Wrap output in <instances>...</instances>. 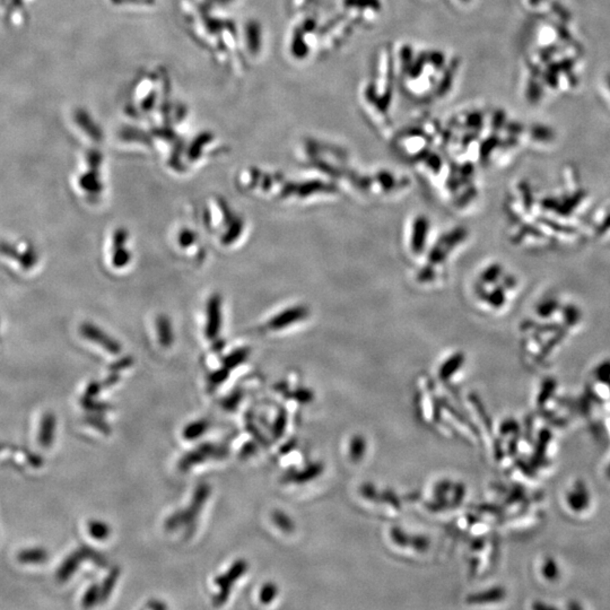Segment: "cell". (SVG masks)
Returning <instances> with one entry per match:
<instances>
[{"instance_id": "1", "label": "cell", "mask_w": 610, "mask_h": 610, "mask_svg": "<svg viewBox=\"0 0 610 610\" xmlns=\"http://www.w3.org/2000/svg\"><path fill=\"white\" fill-rule=\"evenodd\" d=\"M211 495V487L208 484H200L195 488L193 499L188 508L175 512L168 517L166 522V529L173 531L181 526H190L197 520L199 514L204 508V503Z\"/></svg>"}, {"instance_id": "2", "label": "cell", "mask_w": 610, "mask_h": 610, "mask_svg": "<svg viewBox=\"0 0 610 610\" xmlns=\"http://www.w3.org/2000/svg\"><path fill=\"white\" fill-rule=\"evenodd\" d=\"M229 456V450L225 447L213 444V443H202L195 450L188 452L181 458L179 469L181 472H189L193 467L207 461L208 459H224Z\"/></svg>"}, {"instance_id": "3", "label": "cell", "mask_w": 610, "mask_h": 610, "mask_svg": "<svg viewBox=\"0 0 610 610\" xmlns=\"http://www.w3.org/2000/svg\"><path fill=\"white\" fill-rule=\"evenodd\" d=\"M566 503L572 511L580 513L588 508L590 504L589 492L582 483H577L566 495Z\"/></svg>"}, {"instance_id": "4", "label": "cell", "mask_w": 610, "mask_h": 610, "mask_svg": "<svg viewBox=\"0 0 610 610\" xmlns=\"http://www.w3.org/2000/svg\"><path fill=\"white\" fill-rule=\"evenodd\" d=\"M215 584L216 586L220 588V593L218 595L215 597V606H222V604H225L227 602V599L230 598V595H231L232 586L234 584V582L230 579L227 575H220V577H217L215 579Z\"/></svg>"}, {"instance_id": "5", "label": "cell", "mask_w": 610, "mask_h": 610, "mask_svg": "<svg viewBox=\"0 0 610 610\" xmlns=\"http://www.w3.org/2000/svg\"><path fill=\"white\" fill-rule=\"evenodd\" d=\"M119 577H120V568H112L108 577H106V580L103 582L102 586H99V589H101V599H99V602H106L111 597L112 593H113V590H115V586H117Z\"/></svg>"}, {"instance_id": "6", "label": "cell", "mask_w": 610, "mask_h": 610, "mask_svg": "<svg viewBox=\"0 0 610 610\" xmlns=\"http://www.w3.org/2000/svg\"><path fill=\"white\" fill-rule=\"evenodd\" d=\"M208 427H209V423L206 419H199V421L193 422V423H190L189 425H186L184 427L182 436H184V439L186 440V441H195V440L199 439L200 436L204 435L207 432Z\"/></svg>"}, {"instance_id": "7", "label": "cell", "mask_w": 610, "mask_h": 610, "mask_svg": "<svg viewBox=\"0 0 610 610\" xmlns=\"http://www.w3.org/2000/svg\"><path fill=\"white\" fill-rule=\"evenodd\" d=\"M220 304L216 298H213L209 304V316H208L207 335L215 337L218 332L220 326Z\"/></svg>"}, {"instance_id": "8", "label": "cell", "mask_w": 610, "mask_h": 610, "mask_svg": "<svg viewBox=\"0 0 610 610\" xmlns=\"http://www.w3.org/2000/svg\"><path fill=\"white\" fill-rule=\"evenodd\" d=\"M83 559H84V555L81 553V550H79L77 553L72 554V556L67 559L66 562L63 563V568H61V572H59V577H61V580L70 579L74 575V572L79 568V563L81 562Z\"/></svg>"}, {"instance_id": "9", "label": "cell", "mask_w": 610, "mask_h": 610, "mask_svg": "<svg viewBox=\"0 0 610 610\" xmlns=\"http://www.w3.org/2000/svg\"><path fill=\"white\" fill-rule=\"evenodd\" d=\"M88 531H90V535L93 537L95 540H106L109 538V536L111 533V529H110V527L106 524V522H102V521L99 520H93L90 521L88 523Z\"/></svg>"}, {"instance_id": "10", "label": "cell", "mask_w": 610, "mask_h": 610, "mask_svg": "<svg viewBox=\"0 0 610 610\" xmlns=\"http://www.w3.org/2000/svg\"><path fill=\"white\" fill-rule=\"evenodd\" d=\"M321 469L322 467L319 466V465H313V466L309 467V468L305 469L303 472H295L293 475H289L287 479L291 481H295V483H304V481L316 478L321 472Z\"/></svg>"}, {"instance_id": "11", "label": "cell", "mask_w": 610, "mask_h": 610, "mask_svg": "<svg viewBox=\"0 0 610 610\" xmlns=\"http://www.w3.org/2000/svg\"><path fill=\"white\" fill-rule=\"evenodd\" d=\"M504 591L502 589H492L486 591L484 595H472L469 598V602L472 604H484V602H492V600H499L503 598Z\"/></svg>"}, {"instance_id": "12", "label": "cell", "mask_w": 610, "mask_h": 610, "mask_svg": "<svg viewBox=\"0 0 610 610\" xmlns=\"http://www.w3.org/2000/svg\"><path fill=\"white\" fill-rule=\"evenodd\" d=\"M541 575L548 581L557 580L559 577V568L553 559H546L541 564Z\"/></svg>"}, {"instance_id": "13", "label": "cell", "mask_w": 610, "mask_h": 610, "mask_svg": "<svg viewBox=\"0 0 610 610\" xmlns=\"http://www.w3.org/2000/svg\"><path fill=\"white\" fill-rule=\"evenodd\" d=\"M365 454V440L362 436L356 435L353 438L351 442L349 456L353 461H360Z\"/></svg>"}, {"instance_id": "14", "label": "cell", "mask_w": 610, "mask_h": 610, "mask_svg": "<svg viewBox=\"0 0 610 610\" xmlns=\"http://www.w3.org/2000/svg\"><path fill=\"white\" fill-rule=\"evenodd\" d=\"M271 517H273L275 524L285 533H291L294 530L292 520L289 519V515H286L283 512L275 511Z\"/></svg>"}, {"instance_id": "15", "label": "cell", "mask_w": 610, "mask_h": 610, "mask_svg": "<svg viewBox=\"0 0 610 610\" xmlns=\"http://www.w3.org/2000/svg\"><path fill=\"white\" fill-rule=\"evenodd\" d=\"M247 570L248 563L244 559H238L236 562L233 563L229 571L226 572V575L235 584L239 579L243 577Z\"/></svg>"}, {"instance_id": "16", "label": "cell", "mask_w": 610, "mask_h": 610, "mask_svg": "<svg viewBox=\"0 0 610 610\" xmlns=\"http://www.w3.org/2000/svg\"><path fill=\"white\" fill-rule=\"evenodd\" d=\"M277 595H278V588H277L276 584H273V582H268L260 590L259 598H260V602L262 604H269L276 598Z\"/></svg>"}, {"instance_id": "17", "label": "cell", "mask_w": 610, "mask_h": 610, "mask_svg": "<svg viewBox=\"0 0 610 610\" xmlns=\"http://www.w3.org/2000/svg\"><path fill=\"white\" fill-rule=\"evenodd\" d=\"M248 356V351L246 349H240V351H236V352L233 353V354L229 355L227 358L224 360V365L227 369H234V367L240 365L241 363H243L246 361V358Z\"/></svg>"}, {"instance_id": "18", "label": "cell", "mask_w": 610, "mask_h": 610, "mask_svg": "<svg viewBox=\"0 0 610 610\" xmlns=\"http://www.w3.org/2000/svg\"><path fill=\"white\" fill-rule=\"evenodd\" d=\"M81 550L83 555H84V559H90V561L95 563L99 568H106L108 565V559L103 556L102 554L97 553V550L92 549L90 547L81 548Z\"/></svg>"}, {"instance_id": "19", "label": "cell", "mask_w": 610, "mask_h": 610, "mask_svg": "<svg viewBox=\"0 0 610 610\" xmlns=\"http://www.w3.org/2000/svg\"><path fill=\"white\" fill-rule=\"evenodd\" d=\"M99 599H101V589H99V586L94 584V586H90L85 593L83 604H84V607H93L94 604L99 602Z\"/></svg>"}, {"instance_id": "20", "label": "cell", "mask_w": 610, "mask_h": 610, "mask_svg": "<svg viewBox=\"0 0 610 610\" xmlns=\"http://www.w3.org/2000/svg\"><path fill=\"white\" fill-rule=\"evenodd\" d=\"M227 378H229V369L227 367L220 369V370L216 371V372H214L213 374L209 376V378H208V385L214 390V389L218 388L220 385H223L227 380Z\"/></svg>"}, {"instance_id": "21", "label": "cell", "mask_w": 610, "mask_h": 610, "mask_svg": "<svg viewBox=\"0 0 610 610\" xmlns=\"http://www.w3.org/2000/svg\"><path fill=\"white\" fill-rule=\"evenodd\" d=\"M286 423H287V417H286L285 410H280L276 421H275L274 426L271 428L275 439H280V436L283 435L284 432H285Z\"/></svg>"}, {"instance_id": "22", "label": "cell", "mask_w": 610, "mask_h": 610, "mask_svg": "<svg viewBox=\"0 0 610 610\" xmlns=\"http://www.w3.org/2000/svg\"><path fill=\"white\" fill-rule=\"evenodd\" d=\"M242 398H243V392L242 391H235L233 394H230L229 397H226L225 399L223 400V407L226 410H231L232 412V410L238 408Z\"/></svg>"}, {"instance_id": "23", "label": "cell", "mask_w": 610, "mask_h": 610, "mask_svg": "<svg viewBox=\"0 0 610 610\" xmlns=\"http://www.w3.org/2000/svg\"><path fill=\"white\" fill-rule=\"evenodd\" d=\"M83 406L88 410L95 412H108L109 409H111V406L108 403H97V401H94L92 398L88 397H85V399H83Z\"/></svg>"}, {"instance_id": "24", "label": "cell", "mask_w": 610, "mask_h": 610, "mask_svg": "<svg viewBox=\"0 0 610 610\" xmlns=\"http://www.w3.org/2000/svg\"><path fill=\"white\" fill-rule=\"evenodd\" d=\"M159 340L163 346H170L172 343V331L168 327V322L166 320H161L159 322Z\"/></svg>"}, {"instance_id": "25", "label": "cell", "mask_w": 610, "mask_h": 610, "mask_svg": "<svg viewBox=\"0 0 610 610\" xmlns=\"http://www.w3.org/2000/svg\"><path fill=\"white\" fill-rule=\"evenodd\" d=\"M88 424L95 427L99 432H102L103 434L108 435V434L111 433V428L109 426L108 423L102 421L101 418L97 417V416H90V417H88Z\"/></svg>"}, {"instance_id": "26", "label": "cell", "mask_w": 610, "mask_h": 610, "mask_svg": "<svg viewBox=\"0 0 610 610\" xmlns=\"http://www.w3.org/2000/svg\"><path fill=\"white\" fill-rule=\"evenodd\" d=\"M247 431L248 432H249L250 434H251V435L253 436V438H255V439L257 440V441H258L259 443H260V444H267V441H266L264 435H262V434L259 432V430L258 428H257L256 425L253 424L252 419H250V421L249 419H248Z\"/></svg>"}, {"instance_id": "27", "label": "cell", "mask_w": 610, "mask_h": 610, "mask_svg": "<svg viewBox=\"0 0 610 610\" xmlns=\"http://www.w3.org/2000/svg\"><path fill=\"white\" fill-rule=\"evenodd\" d=\"M257 450H258V447H257L256 442L249 441V442L246 443L242 447L239 456H240L241 459H247V458L251 457V456L256 454Z\"/></svg>"}, {"instance_id": "28", "label": "cell", "mask_w": 610, "mask_h": 610, "mask_svg": "<svg viewBox=\"0 0 610 610\" xmlns=\"http://www.w3.org/2000/svg\"><path fill=\"white\" fill-rule=\"evenodd\" d=\"M131 364H133V360H130V358H124V360H121V361L118 362V363L113 364L111 367V371L118 372V371L124 370L126 367H130Z\"/></svg>"}, {"instance_id": "29", "label": "cell", "mask_w": 610, "mask_h": 610, "mask_svg": "<svg viewBox=\"0 0 610 610\" xmlns=\"http://www.w3.org/2000/svg\"><path fill=\"white\" fill-rule=\"evenodd\" d=\"M99 390H101V385H99V383H97V382L90 383V385H88V391H86V397H97V394H99Z\"/></svg>"}, {"instance_id": "30", "label": "cell", "mask_w": 610, "mask_h": 610, "mask_svg": "<svg viewBox=\"0 0 610 610\" xmlns=\"http://www.w3.org/2000/svg\"><path fill=\"white\" fill-rule=\"evenodd\" d=\"M294 397L296 398L298 401L305 403V401H309V400L311 399V394H307L305 391H298V392L294 394Z\"/></svg>"}, {"instance_id": "31", "label": "cell", "mask_w": 610, "mask_h": 610, "mask_svg": "<svg viewBox=\"0 0 610 610\" xmlns=\"http://www.w3.org/2000/svg\"><path fill=\"white\" fill-rule=\"evenodd\" d=\"M147 606L148 608L154 610H163L166 608V604H163L162 602H157V600H151V602H148Z\"/></svg>"}, {"instance_id": "32", "label": "cell", "mask_w": 610, "mask_h": 610, "mask_svg": "<svg viewBox=\"0 0 610 610\" xmlns=\"http://www.w3.org/2000/svg\"><path fill=\"white\" fill-rule=\"evenodd\" d=\"M118 378L117 374H111V376H109L108 379L104 382V388H109V387H111V385H115L117 383Z\"/></svg>"}, {"instance_id": "33", "label": "cell", "mask_w": 610, "mask_h": 610, "mask_svg": "<svg viewBox=\"0 0 610 610\" xmlns=\"http://www.w3.org/2000/svg\"><path fill=\"white\" fill-rule=\"evenodd\" d=\"M538 1H539V0H538Z\"/></svg>"}]
</instances>
